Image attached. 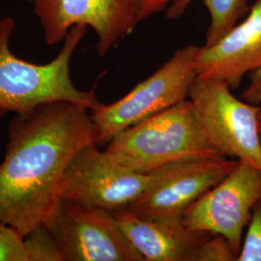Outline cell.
<instances>
[{
    "label": "cell",
    "instance_id": "obj_18",
    "mask_svg": "<svg viewBox=\"0 0 261 261\" xmlns=\"http://www.w3.org/2000/svg\"><path fill=\"white\" fill-rule=\"evenodd\" d=\"M172 1L173 0H135L138 22L168 9Z\"/></svg>",
    "mask_w": 261,
    "mask_h": 261
},
{
    "label": "cell",
    "instance_id": "obj_16",
    "mask_svg": "<svg viewBox=\"0 0 261 261\" xmlns=\"http://www.w3.org/2000/svg\"><path fill=\"white\" fill-rule=\"evenodd\" d=\"M0 261H29L24 237L12 227L1 224Z\"/></svg>",
    "mask_w": 261,
    "mask_h": 261
},
{
    "label": "cell",
    "instance_id": "obj_20",
    "mask_svg": "<svg viewBox=\"0 0 261 261\" xmlns=\"http://www.w3.org/2000/svg\"><path fill=\"white\" fill-rule=\"evenodd\" d=\"M258 130H259V137H260L261 140V105L259 113H258Z\"/></svg>",
    "mask_w": 261,
    "mask_h": 261
},
{
    "label": "cell",
    "instance_id": "obj_14",
    "mask_svg": "<svg viewBox=\"0 0 261 261\" xmlns=\"http://www.w3.org/2000/svg\"><path fill=\"white\" fill-rule=\"evenodd\" d=\"M24 246L29 261H64L54 235L45 225L38 227L25 236Z\"/></svg>",
    "mask_w": 261,
    "mask_h": 261
},
{
    "label": "cell",
    "instance_id": "obj_2",
    "mask_svg": "<svg viewBox=\"0 0 261 261\" xmlns=\"http://www.w3.org/2000/svg\"><path fill=\"white\" fill-rule=\"evenodd\" d=\"M15 24L12 17L0 19V119L9 113H24L55 101L79 103L90 111L102 105L95 88L81 90L71 76V61L87 27L71 28L55 59L37 64L12 51L11 37Z\"/></svg>",
    "mask_w": 261,
    "mask_h": 261
},
{
    "label": "cell",
    "instance_id": "obj_5",
    "mask_svg": "<svg viewBox=\"0 0 261 261\" xmlns=\"http://www.w3.org/2000/svg\"><path fill=\"white\" fill-rule=\"evenodd\" d=\"M227 83L196 76L189 100L210 143L221 155L261 170L260 105L238 99Z\"/></svg>",
    "mask_w": 261,
    "mask_h": 261
},
{
    "label": "cell",
    "instance_id": "obj_15",
    "mask_svg": "<svg viewBox=\"0 0 261 261\" xmlns=\"http://www.w3.org/2000/svg\"><path fill=\"white\" fill-rule=\"evenodd\" d=\"M237 261H261V197L253 207Z\"/></svg>",
    "mask_w": 261,
    "mask_h": 261
},
{
    "label": "cell",
    "instance_id": "obj_10",
    "mask_svg": "<svg viewBox=\"0 0 261 261\" xmlns=\"http://www.w3.org/2000/svg\"><path fill=\"white\" fill-rule=\"evenodd\" d=\"M47 45L63 43L75 25L91 28L96 50L106 56L139 23L135 0H31Z\"/></svg>",
    "mask_w": 261,
    "mask_h": 261
},
{
    "label": "cell",
    "instance_id": "obj_12",
    "mask_svg": "<svg viewBox=\"0 0 261 261\" xmlns=\"http://www.w3.org/2000/svg\"><path fill=\"white\" fill-rule=\"evenodd\" d=\"M122 230L144 261H196L209 233L187 227L183 219L151 220L115 214Z\"/></svg>",
    "mask_w": 261,
    "mask_h": 261
},
{
    "label": "cell",
    "instance_id": "obj_9",
    "mask_svg": "<svg viewBox=\"0 0 261 261\" xmlns=\"http://www.w3.org/2000/svg\"><path fill=\"white\" fill-rule=\"evenodd\" d=\"M239 161L226 157L171 163L150 172L149 186L125 213L151 220L183 219L187 209L222 181Z\"/></svg>",
    "mask_w": 261,
    "mask_h": 261
},
{
    "label": "cell",
    "instance_id": "obj_4",
    "mask_svg": "<svg viewBox=\"0 0 261 261\" xmlns=\"http://www.w3.org/2000/svg\"><path fill=\"white\" fill-rule=\"evenodd\" d=\"M200 48L195 45L179 48L121 99L91 111L96 145H107L122 130L187 100L197 76L196 62Z\"/></svg>",
    "mask_w": 261,
    "mask_h": 261
},
{
    "label": "cell",
    "instance_id": "obj_21",
    "mask_svg": "<svg viewBox=\"0 0 261 261\" xmlns=\"http://www.w3.org/2000/svg\"><path fill=\"white\" fill-rule=\"evenodd\" d=\"M27 1H28V2H31V0H27Z\"/></svg>",
    "mask_w": 261,
    "mask_h": 261
},
{
    "label": "cell",
    "instance_id": "obj_13",
    "mask_svg": "<svg viewBox=\"0 0 261 261\" xmlns=\"http://www.w3.org/2000/svg\"><path fill=\"white\" fill-rule=\"evenodd\" d=\"M195 0H173L167 9L168 19L180 18L187 7ZM210 15V24L206 33L205 47L218 43L239 23L250 8L248 0H202Z\"/></svg>",
    "mask_w": 261,
    "mask_h": 261
},
{
    "label": "cell",
    "instance_id": "obj_1",
    "mask_svg": "<svg viewBox=\"0 0 261 261\" xmlns=\"http://www.w3.org/2000/svg\"><path fill=\"white\" fill-rule=\"evenodd\" d=\"M92 143L91 111L82 105L55 101L15 114L0 163V224L23 237L46 224L68 166Z\"/></svg>",
    "mask_w": 261,
    "mask_h": 261
},
{
    "label": "cell",
    "instance_id": "obj_3",
    "mask_svg": "<svg viewBox=\"0 0 261 261\" xmlns=\"http://www.w3.org/2000/svg\"><path fill=\"white\" fill-rule=\"evenodd\" d=\"M105 152L140 173L181 161L224 157L206 138L189 99L122 130Z\"/></svg>",
    "mask_w": 261,
    "mask_h": 261
},
{
    "label": "cell",
    "instance_id": "obj_17",
    "mask_svg": "<svg viewBox=\"0 0 261 261\" xmlns=\"http://www.w3.org/2000/svg\"><path fill=\"white\" fill-rule=\"evenodd\" d=\"M238 255L221 235L208 234L200 245L196 261H237Z\"/></svg>",
    "mask_w": 261,
    "mask_h": 261
},
{
    "label": "cell",
    "instance_id": "obj_8",
    "mask_svg": "<svg viewBox=\"0 0 261 261\" xmlns=\"http://www.w3.org/2000/svg\"><path fill=\"white\" fill-rule=\"evenodd\" d=\"M260 197V169L239 161L222 181L187 209L183 223L193 230L223 236L239 256L244 230Z\"/></svg>",
    "mask_w": 261,
    "mask_h": 261
},
{
    "label": "cell",
    "instance_id": "obj_19",
    "mask_svg": "<svg viewBox=\"0 0 261 261\" xmlns=\"http://www.w3.org/2000/svg\"><path fill=\"white\" fill-rule=\"evenodd\" d=\"M249 76V84L241 93V99L253 105H261V68L255 70Z\"/></svg>",
    "mask_w": 261,
    "mask_h": 261
},
{
    "label": "cell",
    "instance_id": "obj_7",
    "mask_svg": "<svg viewBox=\"0 0 261 261\" xmlns=\"http://www.w3.org/2000/svg\"><path fill=\"white\" fill-rule=\"evenodd\" d=\"M44 225L64 261H144L112 212L61 199Z\"/></svg>",
    "mask_w": 261,
    "mask_h": 261
},
{
    "label": "cell",
    "instance_id": "obj_6",
    "mask_svg": "<svg viewBox=\"0 0 261 261\" xmlns=\"http://www.w3.org/2000/svg\"><path fill=\"white\" fill-rule=\"evenodd\" d=\"M150 180V173L122 166L92 143L81 150L68 166L58 197L120 214L138 201Z\"/></svg>",
    "mask_w": 261,
    "mask_h": 261
},
{
    "label": "cell",
    "instance_id": "obj_11",
    "mask_svg": "<svg viewBox=\"0 0 261 261\" xmlns=\"http://www.w3.org/2000/svg\"><path fill=\"white\" fill-rule=\"evenodd\" d=\"M261 68V0L247 18L211 47L202 46L196 62L198 76L227 83L237 89L243 79Z\"/></svg>",
    "mask_w": 261,
    "mask_h": 261
}]
</instances>
